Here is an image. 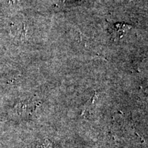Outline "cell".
<instances>
[{
    "label": "cell",
    "mask_w": 148,
    "mask_h": 148,
    "mask_svg": "<svg viewBox=\"0 0 148 148\" xmlns=\"http://www.w3.org/2000/svg\"><path fill=\"white\" fill-rule=\"evenodd\" d=\"M131 28L130 25L123 23H118L112 25L109 28L111 38L114 40H119L123 37V36L127 33L129 29Z\"/></svg>",
    "instance_id": "1"
}]
</instances>
